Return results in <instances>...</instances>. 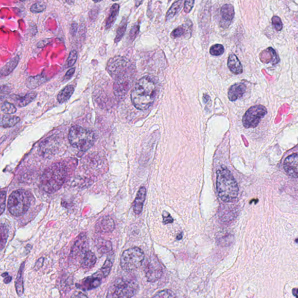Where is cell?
<instances>
[{"instance_id": "cell-1", "label": "cell", "mask_w": 298, "mask_h": 298, "mask_svg": "<svg viewBox=\"0 0 298 298\" xmlns=\"http://www.w3.org/2000/svg\"><path fill=\"white\" fill-rule=\"evenodd\" d=\"M70 172V164L67 162H59L52 165L44 171L41 177V188L46 193H55L66 182Z\"/></svg>"}, {"instance_id": "cell-2", "label": "cell", "mask_w": 298, "mask_h": 298, "mask_svg": "<svg viewBox=\"0 0 298 298\" xmlns=\"http://www.w3.org/2000/svg\"><path fill=\"white\" fill-rule=\"evenodd\" d=\"M156 85L149 76H144L138 81L131 93L133 105L140 110H146L154 103Z\"/></svg>"}, {"instance_id": "cell-3", "label": "cell", "mask_w": 298, "mask_h": 298, "mask_svg": "<svg viewBox=\"0 0 298 298\" xmlns=\"http://www.w3.org/2000/svg\"><path fill=\"white\" fill-rule=\"evenodd\" d=\"M217 190L218 196L224 202L233 201L238 196L237 182L226 167H221L217 171Z\"/></svg>"}, {"instance_id": "cell-4", "label": "cell", "mask_w": 298, "mask_h": 298, "mask_svg": "<svg viewBox=\"0 0 298 298\" xmlns=\"http://www.w3.org/2000/svg\"><path fill=\"white\" fill-rule=\"evenodd\" d=\"M69 139L72 146L83 152L89 149L95 140L92 131L79 126H73L70 129Z\"/></svg>"}, {"instance_id": "cell-5", "label": "cell", "mask_w": 298, "mask_h": 298, "mask_svg": "<svg viewBox=\"0 0 298 298\" xmlns=\"http://www.w3.org/2000/svg\"><path fill=\"white\" fill-rule=\"evenodd\" d=\"M33 196L28 191L19 190L13 192L8 200V208L11 214L18 216L25 213L30 207Z\"/></svg>"}, {"instance_id": "cell-6", "label": "cell", "mask_w": 298, "mask_h": 298, "mask_svg": "<svg viewBox=\"0 0 298 298\" xmlns=\"http://www.w3.org/2000/svg\"><path fill=\"white\" fill-rule=\"evenodd\" d=\"M138 289V284L134 280L118 279L109 288L107 298H132Z\"/></svg>"}, {"instance_id": "cell-7", "label": "cell", "mask_w": 298, "mask_h": 298, "mask_svg": "<svg viewBox=\"0 0 298 298\" xmlns=\"http://www.w3.org/2000/svg\"><path fill=\"white\" fill-rule=\"evenodd\" d=\"M144 260L143 250L138 247L125 250L121 257L120 264L126 272H132L140 267Z\"/></svg>"}, {"instance_id": "cell-8", "label": "cell", "mask_w": 298, "mask_h": 298, "mask_svg": "<svg viewBox=\"0 0 298 298\" xmlns=\"http://www.w3.org/2000/svg\"><path fill=\"white\" fill-rule=\"evenodd\" d=\"M266 114L267 109L264 106L262 105L253 106L244 115L243 119L244 126L246 128L256 127Z\"/></svg>"}, {"instance_id": "cell-9", "label": "cell", "mask_w": 298, "mask_h": 298, "mask_svg": "<svg viewBox=\"0 0 298 298\" xmlns=\"http://www.w3.org/2000/svg\"><path fill=\"white\" fill-rule=\"evenodd\" d=\"M143 268L147 281L149 282L158 281L163 272L160 262L155 256H150L146 260Z\"/></svg>"}, {"instance_id": "cell-10", "label": "cell", "mask_w": 298, "mask_h": 298, "mask_svg": "<svg viewBox=\"0 0 298 298\" xmlns=\"http://www.w3.org/2000/svg\"><path fill=\"white\" fill-rule=\"evenodd\" d=\"M128 63V60L124 57H116L111 58L107 64L108 72L112 76L117 78L125 73Z\"/></svg>"}, {"instance_id": "cell-11", "label": "cell", "mask_w": 298, "mask_h": 298, "mask_svg": "<svg viewBox=\"0 0 298 298\" xmlns=\"http://www.w3.org/2000/svg\"><path fill=\"white\" fill-rule=\"evenodd\" d=\"M131 87V79L126 73L116 78L114 85L116 96L119 98L124 97Z\"/></svg>"}, {"instance_id": "cell-12", "label": "cell", "mask_w": 298, "mask_h": 298, "mask_svg": "<svg viewBox=\"0 0 298 298\" xmlns=\"http://www.w3.org/2000/svg\"><path fill=\"white\" fill-rule=\"evenodd\" d=\"M88 240L87 236L82 234L79 236L73 245L70 256L73 259H82L86 252L88 251Z\"/></svg>"}, {"instance_id": "cell-13", "label": "cell", "mask_w": 298, "mask_h": 298, "mask_svg": "<svg viewBox=\"0 0 298 298\" xmlns=\"http://www.w3.org/2000/svg\"><path fill=\"white\" fill-rule=\"evenodd\" d=\"M284 169L289 175L298 177V153L291 155L286 158L284 161Z\"/></svg>"}, {"instance_id": "cell-14", "label": "cell", "mask_w": 298, "mask_h": 298, "mask_svg": "<svg viewBox=\"0 0 298 298\" xmlns=\"http://www.w3.org/2000/svg\"><path fill=\"white\" fill-rule=\"evenodd\" d=\"M101 283L102 278L95 273L84 279L79 284H76V287L81 290L88 291L98 287Z\"/></svg>"}, {"instance_id": "cell-15", "label": "cell", "mask_w": 298, "mask_h": 298, "mask_svg": "<svg viewBox=\"0 0 298 298\" xmlns=\"http://www.w3.org/2000/svg\"><path fill=\"white\" fill-rule=\"evenodd\" d=\"M114 228V221L110 217H102L96 224V231L103 234L113 231Z\"/></svg>"}, {"instance_id": "cell-16", "label": "cell", "mask_w": 298, "mask_h": 298, "mask_svg": "<svg viewBox=\"0 0 298 298\" xmlns=\"http://www.w3.org/2000/svg\"><path fill=\"white\" fill-rule=\"evenodd\" d=\"M246 90V86L244 84L238 83L232 85L228 90V96L230 101L234 102L241 98L245 93Z\"/></svg>"}, {"instance_id": "cell-17", "label": "cell", "mask_w": 298, "mask_h": 298, "mask_svg": "<svg viewBox=\"0 0 298 298\" xmlns=\"http://www.w3.org/2000/svg\"><path fill=\"white\" fill-rule=\"evenodd\" d=\"M146 195V190L145 187H141L138 191L134 203V211L136 214H140L141 211H142Z\"/></svg>"}, {"instance_id": "cell-18", "label": "cell", "mask_w": 298, "mask_h": 298, "mask_svg": "<svg viewBox=\"0 0 298 298\" xmlns=\"http://www.w3.org/2000/svg\"><path fill=\"white\" fill-rule=\"evenodd\" d=\"M227 65H228L229 70L234 74H241L243 72V66L237 56L234 54H231L229 55Z\"/></svg>"}, {"instance_id": "cell-19", "label": "cell", "mask_w": 298, "mask_h": 298, "mask_svg": "<svg viewBox=\"0 0 298 298\" xmlns=\"http://www.w3.org/2000/svg\"><path fill=\"white\" fill-rule=\"evenodd\" d=\"M36 96L35 91H31L23 96H14V101L18 107H23L33 101Z\"/></svg>"}, {"instance_id": "cell-20", "label": "cell", "mask_w": 298, "mask_h": 298, "mask_svg": "<svg viewBox=\"0 0 298 298\" xmlns=\"http://www.w3.org/2000/svg\"><path fill=\"white\" fill-rule=\"evenodd\" d=\"M97 258L95 254L90 250L86 252L81 261V265L84 269H90L96 264Z\"/></svg>"}, {"instance_id": "cell-21", "label": "cell", "mask_w": 298, "mask_h": 298, "mask_svg": "<svg viewBox=\"0 0 298 298\" xmlns=\"http://www.w3.org/2000/svg\"><path fill=\"white\" fill-rule=\"evenodd\" d=\"M192 26H193V24H192L190 20H188V22L185 23V24L174 29L171 34V37L173 39H176V38L185 36L186 34H191Z\"/></svg>"}, {"instance_id": "cell-22", "label": "cell", "mask_w": 298, "mask_h": 298, "mask_svg": "<svg viewBox=\"0 0 298 298\" xmlns=\"http://www.w3.org/2000/svg\"><path fill=\"white\" fill-rule=\"evenodd\" d=\"M221 14L224 22H231L235 15L234 7L231 4L224 5L221 9Z\"/></svg>"}, {"instance_id": "cell-23", "label": "cell", "mask_w": 298, "mask_h": 298, "mask_svg": "<svg viewBox=\"0 0 298 298\" xmlns=\"http://www.w3.org/2000/svg\"><path fill=\"white\" fill-rule=\"evenodd\" d=\"M75 88L72 85L67 86L63 88L60 93L58 94L57 100L59 103H63L69 101L70 97H71L73 92H74Z\"/></svg>"}, {"instance_id": "cell-24", "label": "cell", "mask_w": 298, "mask_h": 298, "mask_svg": "<svg viewBox=\"0 0 298 298\" xmlns=\"http://www.w3.org/2000/svg\"><path fill=\"white\" fill-rule=\"evenodd\" d=\"M120 6L119 4H114L111 7L110 14L106 22L105 29H110L111 26H113L115 22L117 19L118 15L119 14Z\"/></svg>"}, {"instance_id": "cell-25", "label": "cell", "mask_w": 298, "mask_h": 298, "mask_svg": "<svg viewBox=\"0 0 298 298\" xmlns=\"http://www.w3.org/2000/svg\"><path fill=\"white\" fill-rule=\"evenodd\" d=\"M47 79L42 75L31 76L26 81V87L30 89L39 87L40 85L43 84L46 81Z\"/></svg>"}, {"instance_id": "cell-26", "label": "cell", "mask_w": 298, "mask_h": 298, "mask_svg": "<svg viewBox=\"0 0 298 298\" xmlns=\"http://www.w3.org/2000/svg\"><path fill=\"white\" fill-rule=\"evenodd\" d=\"M96 246L97 250L102 254H107V253L111 252L112 250H113L111 242L103 240V239L97 240Z\"/></svg>"}, {"instance_id": "cell-27", "label": "cell", "mask_w": 298, "mask_h": 298, "mask_svg": "<svg viewBox=\"0 0 298 298\" xmlns=\"http://www.w3.org/2000/svg\"><path fill=\"white\" fill-rule=\"evenodd\" d=\"M216 241L221 246H229L232 243V236L227 232H220L216 236Z\"/></svg>"}, {"instance_id": "cell-28", "label": "cell", "mask_w": 298, "mask_h": 298, "mask_svg": "<svg viewBox=\"0 0 298 298\" xmlns=\"http://www.w3.org/2000/svg\"><path fill=\"white\" fill-rule=\"evenodd\" d=\"M19 57L18 55L12 59L11 60L3 67L1 70V76H7L13 71L19 63Z\"/></svg>"}, {"instance_id": "cell-29", "label": "cell", "mask_w": 298, "mask_h": 298, "mask_svg": "<svg viewBox=\"0 0 298 298\" xmlns=\"http://www.w3.org/2000/svg\"><path fill=\"white\" fill-rule=\"evenodd\" d=\"M25 263L22 264L20 265L16 281V288L18 295V296L21 297L24 291L23 289V270H24Z\"/></svg>"}, {"instance_id": "cell-30", "label": "cell", "mask_w": 298, "mask_h": 298, "mask_svg": "<svg viewBox=\"0 0 298 298\" xmlns=\"http://www.w3.org/2000/svg\"><path fill=\"white\" fill-rule=\"evenodd\" d=\"M113 259L112 258H108L106 259L104 265L100 268L99 271H97L96 274L99 276L100 278H105L108 276L110 273L112 267H113Z\"/></svg>"}, {"instance_id": "cell-31", "label": "cell", "mask_w": 298, "mask_h": 298, "mask_svg": "<svg viewBox=\"0 0 298 298\" xmlns=\"http://www.w3.org/2000/svg\"><path fill=\"white\" fill-rule=\"evenodd\" d=\"M20 119L17 116H11L5 115L1 119V126L3 128H10L17 124Z\"/></svg>"}, {"instance_id": "cell-32", "label": "cell", "mask_w": 298, "mask_h": 298, "mask_svg": "<svg viewBox=\"0 0 298 298\" xmlns=\"http://www.w3.org/2000/svg\"><path fill=\"white\" fill-rule=\"evenodd\" d=\"M184 2V1H177L174 3L170 10L167 12L166 16L167 20L172 19L174 16H175L176 14L179 13V11H181L182 8L183 3Z\"/></svg>"}, {"instance_id": "cell-33", "label": "cell", "mask_w": 298, "mask_h": 298, "mask_svg": "<svg viewBox=\"0 0 298 298\" xmlns=\"http://www.w3.org/2000/svg\"><path fill=\"white\" fill-rule=\"evenodd\" d=\"M126 26H127V20L125 18H123L122 22H121L119 28H118L116 39H115V42L119 43L120 41L122 40L123 35H124L125 33Z\"/></svg>"}, {"instance_id": "cell-34", "label": "cell", "mask_w": 298, "mask_h": 298, "mask_svg": "<svg viewBox=\"0 0 298 298\" xmlns=\"http://www.w3.org/2000/svg\"><path fill=\"white\" fill-rule=\"evenodd\" d=\"M1 110L2 112H4L5 114H13L16 113L17 108L13 104L5 102L3 103L1 106Z\"/></svg>"}, {"instance_id": "cell-35", "label": "cell", "mask_w": 298, "mask_h": 298, "mask_svg": "<svg viewBox=\"0 0 298 298\" xmlns=\"http://www.w3.org/2000/svg\"><path fill=\"white\" fill-rule=\"evenodd\" d=\"M8 230L7 226L4 224L1 225V249L4 248L8 238Z\"/></svg>"}, {"instance_id": "cell-36", "label": "cell", "mask_w": 298, "mask_h": 298, "mask_svg": "<svg viewBox=\"0 0 298 298\" xmlns=\"http://www.w3.org/2000/svg\"><path fill=\"white\" fill-rule=\"evenodd\" d=\"M152 298H177L172 291L165 290L158 292Z\"/></svg>"}, {"instance_id": "cell-37", "label": "cell", "mask_w": 298, "mask_h": 298, "mask_svg": "<svg viewBox=\"0 0 298 298\" xmlns=\"http://www.w3.org/2000/svg\"><path fill=\"white\" fill-rule=\"evenodd\" d=\"M224 52V47L220 44H214L210 49V53L212 55L219 56L222 55Z\"/></svg>"}, {"instance_id": "cell-38", "label": "cell", "mask_w": 298, "mask_h": 298, "mask_svg": "<svg viewBox=\"0 0 298 298\" xmlns=\"http://www.w3.org/2000/svg\"><path fill=\"white\" fill-rule=\"evenodd\" d=\"M46 4L43 2H37L32 5L31 11L33 13H39L45 10Z\"/></svg>"}, {"instance_id": "cell-39", "label": "cell", "mask_w": 298, "mask_h": 298, "mask_svg": "<svg viewBox=\"0 0 298 298\" xmlns=\"http://www.w3.org/2000/svg\"><path fill=\"white\" fill-rule=\"evenodd\" d=\"M78 53L75 50H72L71 52L70 53L69 57L67 59V67H70L73 66L77 60Z\"/></svg>"}, {"instance_id": "cell-40", "label": "cell", "mask_w": 298, "mask_h": 298, "mask_svg": "<svg viewBox=\"0 0 298 298\" xmlns=\"http://www.w3.org/2000/svg\"><path fill=\"white\" fill-rule=\"evenodd\" d=\"M272 26L276 31H281L282 28V23L281 19L278 17H274L272 19Z\"/></svg>"}, {"instance_id": "cell-41", "label": "cell", "mask_w": 298, "mask_h": 298, "mask_svg": "<svg viewBox=\"0 0 298 298\" xmlns=\"http://www.w3.org/2000/svg\"><path fill=\"white\" fill-rule=\"evenodd\" d=\"M139 31H140V25L137 24L133 26L131 32H130L129 37L132 40H134L137 37Z\"/></svg>"}, {"instance_id": "cell-42", "label": "cell", "mask_w": 298, "mask_h": 298, "mask_svg": "<svg viewBox=\"0 0 298 298\" xmlns=\"http://www.w3.org/2000/svg\"><path fill=\"white\" fill-rule=\"evenodd\" d=\"M194 1H185L184 2V11L186 13H189L193 7Z\"/></svg>"}, {"instance_id": "cell-43", "label": "cell", "mask_w": 298, "mask_h": 298, "mask_svg": "<svg viewBox=\"0 0 298 298\" xmlns=\"http://www.w3.org/2000/svg\"><path fill=\"white\" fill-rule=\"evenodd\" d=\"M163 222L164 224H169L173 222V218L171 217V215L167 213V211H164L163 214Z\"/></svg>"}, {"instance_id": "cell-44", "label": "cell", "mask_w": 298, "mask_h": 298, "mask_svg": "<svg viewBox=\"0 0 298 298\" xmlns=\"http://www.w3.org/2000/svg\"><path fill=\"white\" fill-rule=\"evenodd\" d=\"M6 198V193L5 192L2 191L1 193V198H0V203H1V214H2L5 209V202Z\"/></svg>"}, {"instance_id": "cell-45", "label": "cell", "mask_w": 298, "mask_h": 298, "mask_svg": "<svg viewBox=\"0 0 298 298\" xmlns=\"http://www.w3.org/2000/svg\"><path fill=\"white\" fill-rule=\"evenodd\" d=\"M75 68H72V69H70L69 70H68V72L66 73V76H64V80L67 81L69 80L70 78H71L72 76L73 75V73H75Z\"/></svg>"}, {"instance_id": "cell-46", "label": "cell", "mask_w": 298, "mask_h": 298, "mask_svg": "<svg viewBox=\"0 0 298 298\" xmlns=\"http://www.w3.org/2000/svg\"><path fill=\"white\" fill-rule=\"evenodd\" d=\"M70 298H88L87 296L81 292H75Z\"/></svg>"}, {"instance_id": "cell-47", "label": "cell", "mask_w": 298, "mask_h": 298, "mask_svg": "<svg viewBox=\"0 0 298 298\" xmlns=\"http://www.w3.org/2000/svg\"><path fill=\"white\" fill-rule=\"evenodd\" d=\"M78 26L77 23L75 22L72 23L71 25V27H70V33L72 35V36H74L76 34V31H77Z\"/></svg>"}, {"instance_id": "cell-48", "label": "cell", "mask_w": 298, "mask_h": 298, "mask_svg": "<svg viewBox=\"0 0 298 298\" xmlns=\"http://www.w3.org/2000/svg\"><path fill=\"white\" fill-rule=\"evenodd\" d=\"M43 262H44V258H40L39 260H38L37 262H36V265H35V267H36V270L39 269V268H40L41 267L43 266Z\"/></svg>"}, {"instance_id": "cell-49", "label": "cell", "mask_w": 298, "mask_h": 298, "mask_svg": "<svg viewBox=\"0 0 298 298\" xmlns=\"http://www.w3.org/2000/svg\"><path fill=\"white\" fill-rule=\"evenodd\" d=\"M2 276L5 277L4 282L5 283V284H7L8 283H10L11 281L12 277L9 276L8 273L2 274Z\"/></svg>"}, {"instance_id": "cell-50", "label": "cell", "mask_w": 298, "mask_h": 298, "mask_svg": "<svg viewBox=\"0 0 298 298\" xmlns=\"http://www.w3.org/2000/svg\"><path fill=\"white\" fill-rule=\"evenodd\" d=\"M293 293L294 296L296 297V298H298V288H294L293 290Z\"/></svg>"}]
</instances>
